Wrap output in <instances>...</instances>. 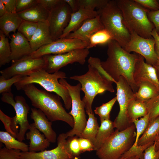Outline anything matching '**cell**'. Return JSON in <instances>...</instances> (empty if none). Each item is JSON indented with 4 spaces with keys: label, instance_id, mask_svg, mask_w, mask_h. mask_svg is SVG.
I'll return each mask as SVG.
<instances>
[{
    "label": "cell",
    "instance_id": "1",
    "mask_svg": "<svg viewBox=\"0 0 159 159\" xmlns=\"http://www.w3.org/2000/svg\"><path fill=\"white\" fill-rule=\"evenodd\" d=\"M107 44V57L105 61H101L102 67L115 81V84L120 76L123 77L133 92H136L138 87L134 81L133 74L139 54L127 52L113 39L110 41Z\"/></svg>",
    "mask_w": 159,
    "mask_h": 159
},
{
    "label": "cell",
    "instance_id": "2",
    "mask_svg": "<svg viewBox=\"0 0 159 159\" xmlns=\"http://www.w3.org/2000/svg\"><path fill=\"white\" fill-rule=\"evenodd\" d=\"M34 84L26 85L21 89L30 100L33 106L41 110L50 121H62L73 128L74 119L63 106L61 97L57 95L39 89Z\"/></svg>",
    "mask_w": 159,
    "mask_h": 159
},
{
    "label": "cell",
    "instance_id": "3",
    "mask_svg": "<svg viewBox=\"0 0 159 159\" xmlns=\"http://www.w3.org/2000/svg\"><path fill=\"white\" fill-rule=\"evenodd\" d=\"M66 77V73L64 72L58 71L49 73L42 69L22 77L14 85L16 89L19 90L26 85L38 84L47 92H54L59 96L64 102L66 109L69 110L72 106L71 97L67 89L58 81L59 79Z\"/></svg>",
    "mask_w": 159,
    "mask_h": 159
},
{
    "label": "cell",
    "instance_id": "4",
    "mask_svg": "<svg viewBox=\"0 0 159 159\" xmlns=\"http://www.w3.org/2000/svg\"><path fill=\"white\" fill-rule=\"evenodd\" d=\"M88 70L85 74L74 75L69 77L71 79L77 81L81 85V90L84 93L83 101L86 113L93 112L92 104L95 97L108 91L114 92L112 84L114 82L102 75L95 67L88 65Z\"/></svg>",
    "mask_w": 159,
    "mask_h": 159
},
{
    "label": "cell",
    "instance_id": "5",
    "mask_svg": "<svg viewBox=\"0 0 159 159\" xmlns=\"http://www.w3.org/2000/svg\"><path fill=\"white\" fill-rule=\"evenodd\" d=\"M120 9L124 23L130 32L133 31L143 37L153 38L151 33L155 26L149 20L147 9L134 0H116Z\"/></svg>",
    "mask_w": 159,
    "mask_h": 159
},
{
    "label": "cell",
    "instance_id": "6",
    "mask_svg": "<svg viewBox=\"0 0 159 159\" xmlns=\"http://www.w3.org/2000/svg\"><path fill=\"white\" fill-rule=\"evenodd\" d=\"M97 11L105 29L110 33L113 40L124 49L130 39L131 34L116 1L109 0L104 7Z\"/></svg>",
    "mask_w": 159,
    "mask_h": 159
},
{
    "label": "cell",
    "instance_id": "7",
    "mask_svg": "<svg viewBox=\"0 0 159 159\" xmlns=\"http://www.w3.org/2000/svg\"><path fill=\"white\" fill-rule=\"evenodd\" d=\"M135 127L134 124L122 131L116 129L96 151L100 159H117L131 148L135 142Z\"/></svg>",
    "mask_w": 159,
    "mask_h": 159
},
{
    "label": "cell",
    "instance_id": "8",
    "mask_svg": "<svg viewBox=\"0 0 159 159\" xmlns=\"http://www.w3.org/2000/svg\"><path fill=\"white\" fill-rule=\"evenodd\" d=\"M1 94L2 101L11 105L15 110L16 115L12 117L11 128L17 135L16 139L22 142L25 140L26 132L30 127L27 117L30 107L22 96L17 95L14 99L11 92Z\"/></svg>",
    "mask_w": 159,
    "mask_h": 159
},
{
    "label": "cell",
    "instance_id": "9",
    "mask_svg": "<svg viewBox=\"0 0 159 159\" xmlns=\"http://www.w3.org/2000/svg\"><path fill=\"white\" fill-rule=\"evenodd\" d=\"M59 81L67 89L72 100L71 110L69 113L73 118L74 125L72 130L65 133L66 135L67 138L74 136L79 137L87 122L85 105L80 97L81 85L79 83L72 85L64 78L60 79Z\"/></svg>",
    "mask_w": 159,
    "mask_h": 159
},
{
    "label": "cell",
    "instance_id": "10",
    "mask_svg": "<svg viewBox=\"0 0 159 159\" xmlns=\"http://www.w3.org/2000/svg\"><path fill=\"white\" fill-rule=\"evenodd\" d=\"M116 84V97L120 107V110L113 123L115 128L122 131L133 124L128 117L127 107L130 101L135 97V93L126 80L122 76L120 77Z\"/></svg>",
    "mask_w": 159,
    "mask_h": 159
},
{
    "label": "cell",
    "instance_id": "11",
    "mask_svg": "<svg viewBox=\"0 0 159 159\" xmlns=\"http://www.w3.org/2000/svg\"><path fill=\"white\" fill-rule=\"evenodd\" d=\"M89 49H78L63 54L45 55L43 56L45 62L43 69L49 73H53L69 64L76 62L83 65L90 53Z\"/></svg>",
    "mask_w": 159,
    "mask_h": 159
},
{
    "label": "cell",
    "instance_id": "12",
    "mask_svg": "<svg viewBox=\"0 0 159 159\" xmlns=\"http://www.w3.org/2000/svg\"><path fill=\"white\" fill-rule=\"evenodd\" d=\"M49 12L47 19L49 30L53 41L60 39L69 22L71 9L64 1Z\"/></svg>",
    "mask_w": 159,
    "mask_h": 159
},
{
    "label": "cell",
    "instance_id": "13",
    "mask_svg": "<svg viewBox=\"0 0 159 159\" xmlns=\"http://www.w3.org/2000/svg\"><path fill=\"white\" fill-rule=\"evenodd\" d=\"M130 32V39L124 49L125 50L129 53L133 52L141 55L146 63L156 66L157 58L155 50V42L154 39L143 37L133 31Z\"/></svg>",
    "mask_w": 159,
    "mask_h": 159
},
{
    "label": "cell",
    "instance_id": "14",
    "mask_svg": "<svg viewBox=\"0 0 159 159\" xmlns=\"http://www.w3.org/2000/svg\"><path fill=\"white\" fill-rule=\"evenodd\" d=\"M11 65L1 70V76L6 79L13 77L27 75L33 72L44 69L45 62L43 57L33 58L29 55L12 62Z\"/></svg>",
    "mask_w": 159,
    "mask_h": 159
},
{
    "label": "cell",
    "instance_id": "15",
    "mask_svg": "<svg viewBox=\"0 0 159 159\" xmlns=\"http://www.w3.org/2000/svg\"><path fill=\"white\" fill-rule=\"evenodd\" d=\"M87 46L86 43L80 39L60 38L42 46L29 56L33 58H39L47 54H61L76 49L87 48Z\"/></svg>",
    "mask_w": 159,
    "mask_h": 159
},
{
    "label": "cell",
    "instance_id": "16",
    "mask_svg": "<svg viewBox=\"0 0 159 159\" xmlns=\"http://www.w3.org/2000/svg\"><path fill=\"white\" fill-rule=\"evenodd\" d=\"M67 138L65 133L60 134L57 138V146L50 150L39 152L29 151L20 153L21 159H73L66 148Z\"/></svg>",
    "mask_w": 159,
    "mask_h": 159
},
{
    "label": "cell",
    "instance_id": "17",
    "mask_svg": "<svg viewBox=\"0 0 159 159\" xmlns=\"http://www.w3.org/2000/svg\"><path fill=\"white\" fill-rule=\"evenodd\" d=\"M144 58L139 54L133 74V78L136 85L142 82L148 81L155 85L159 90V80L155 68L152 65L145 62Z\"/></svg>",
    "mask_w": 159,
    "mask_h": 159
},
{
    "label": "cell",
    "instance_id": "18",
    "mask_svg": "<svg viewBox=\"0 0 159 159\" xmlns=\"http://www.w3.org/2000/svg\"><path fill=\"white\" fill-rule=\"evenodd\" d=\"M104 28L99 14L94 18L86 20L78 29L69 34L65 38L80 39L86 43L88 46L90 36Z\"/></svg>",
    "mask_w": 159,
    "mask_h": 159
},
{
    "label": "cell",
    "instance_id": "19",
    "mask_svg": "<svg viewBox=\"0 0 159 159\" xmlns=\"http://www.w3.org/2000/svg\"><path fill=\"white\" fill-rule=\"evenodd\" d=\"M10 45L12 62L29 56L32 51L29 42L21 33L17 32L11 35Z\"/></svg>",
    "mask_w": 159,
    "mask_h": 159
},
{
    "label": "cell",
    "instance_id": "20",
    "mask_svg": "<svg viewBox=\"0 0 159 159\" xmlns=\"http://www.w3.org/2000/svg\"><path fill=\"white\" fill-rule=\"evenodd\" d=\"M30 117L34 121L35 127L42 132L50 142L54 143L57 134L52 127V122L49 121L44 114L39 109L32 108Z\"/></svg>",
    "mask_w": 159,
    "mask_h": 159
},
{
    "label": "cell",
    "instance_id": "21",
    "mask_svg": "<svg viewBox=\"0 0 159 159\" xmlns=\"http://www.w3.org/2000/svg\"><path fill=\"white\" fill-rule=\"evenodd\" d=\"M98 15L97 11L84 8H80L77 11L72 13L69 24L60 39L65 38L78 29L86 20L94 18Z\"/></svg>",
    "mask_w": 159,
    "mask_h": 159
},
{
    "label": "cell",
    "instance_id": "22",
    "mask_svg": "<svg viewBox=\"0 0 159 159\" xmlns=\"http://www.w3.org/2000/svg\"><path fill=\"white\" fill-rule=\"evenodd\" d=\"M29 42L32 53L53 42L47 21L38 23L37 28Z\"/></svg>",
    "mask_w": 159,
    "mask_h": 159
},
{
    "label": "cell",
    "instance_id": "23",
    "mask_svg": "<svg viewBox=\"0 0 159 159\" xmlns=\"http://www.w3.org/2000/svg\"><path fill=\"white\" fill-rule=\"evenodd\" d=\"M29 131L26 134V139L30 140L29 151L36 152L42 151L49 147L50 142L44 134L35 127L34 123L30 124Z\"/></svg>",
    "mask_w": 159,
    "mask_h": 159
},
{
    "label": "cell",
    "instance_id": "24",
    "mask_svg": "<svg viewBox=\"0 0 159 159\" xmlns=\"http://www.w3.org/2000/svg\"><path fill=\"white\" fill-rule=\"evenodd\" d=\"M159 138V115L149 122L145 130L139 138L138 146L146 148L153 145Z\"/></svg>",
    "mask_w": 159,
    "mask_h": 159
},
{
    "label": "cell",
    "instance_id": "25",
    "mask_svg": "<svg viewBox=\"0 0 159 159\" xmlns=\"http://www.w3.org/2000/svg\"><path fill=\"white\" fill-rule=\"evenodd\" d=\"M17 13L23 20L38 23L47 22L49 12L38 3L29 9Z\"/></svg>",
    "mask_w": 159,
    "mask_h": 159
},
{
    "label": "cell",
    "instance_id": "26",
    "mask_svg": "<svg viewBox=\"0 0 159 159\" xmlns=\"http://www.w3.org/2000/svg\"><path fill=\"white\" fill-rule=\"evenodd\" d=\"M23 20L17 13H6L0 17V29L6 37L11 38L10 33H16Z\"/></svg>",
    "mask_w": 159,
    "mask_h": 159
},
{
    "label": "cell",
    "instance_id": "27",
    "mask_svg": "<svg viewBox=\"0 0 159 159\" xmlns=\"http://www.w3.org/2000/svg\"><path fill=\"white\" fill-rule=\"evenodd\" d=\"M114 128L113 122L110 119L101 122L93 144L95 150L96 151L101 147L114 132Z\"/></svg>",
    "mask_w": 159,
    "mask_h": 159
},
{
    "label": "cell",
    "instance_id": "28",
    "mask_svg": "<svg viewBox=\"0 0 159 159\" xmlns=\"http://www.w3.org/2000/svg\"><path fill=\"white\" fill-rule=\"evenodd\" d=\"M159 95V90L154 84L143 81L138 85V91L134 93L135 99L145 102Z\"/></svg>",
    "mask_w": 159,
    "mask_h": 159
},
{
    "label": "cell",
    "instance_id": "29",
    "mask_svg": "<svg viewBox=\"0 0 159 159\" xmlns=\"http://www.w3.org/2000/svg\"><path fill=\"white\" fill-rule=\"evenodd\" d=\"M148 113L145 102L135 98L130 101L127 107V115L131 122L140 117H143Z\"/></svg>",
    "mask_w": 159,
    "mask_h": 159
},
{
    "label": "cell",
    "instance_id": "30",
    "mask_svg": "<svg viewBox=\"0 0 159 159\" xmlns=\"http://www.w3.org/2000/svg\"><path fill=\"white\" fill-rule=\"evenodd\" d=\"M88 116L86 125L79 137L87 139L94 143L99 126L94 112L87 113Z\"/></svg>",
    "mask_w": 159,
    "mask_h": 159
},
{
    "label": "cell",
    "instance_id": "31",
    "mask_svg": "<svg viewBox=\"0 0 159 159\" xmlns=\"http://www.w3.org/2000/svg\"><path fill=\"white\" fill-rule=\"evenodd\" d=\"M0 141L7 149L18 150L23 152L29 151V146L27 144L16 140L6 131H0Z\"/></svg>",
    "mask_w": 159,
    "mask_h": 159
},
{
    "label": "cell",
    "instance_id": "32",
    "mask_svg": "<svg viewBox=\"0 0 159 159\" xmlns=\"http://www.w3.org/2000/svg\"><path fill=\"white\" fill-rule=\"evenodd\" d=\"M11 51L8 37L0 30V67L11 61Z\"/></svg>",
    "mask_w": 159,
    "mask_h": 159
},
{
    "label": "cell",
    "instance_id": "33",
    "mask_svg": "<svg viewBox=\"0 0 159 159\" xmlns=\"http://www.w3.org/2000/svg\"><path fill=\"white\" fill-rule=\"evenodd\" d=\"M112 39L113 37L111 34L104 28L96 32L90 36L87 48L90 49L98 44L107 43Z\"/></svg>",
    "mask_w": 159,
    "mask_h": 159
},
{
    "label": "cell",
    "instance_id": "34",
    "mask_svg": "<svg viewBox=\"0 0 159 159\" xmlns=\"http://www.w3.org/2000/svg\"><path fill=\"white\" fill-rule=\"evenodd\" d=\"M79 137L77 136L68 137L66 139L65 147L73 159H79L82 153L80 146Z\"/></svg>",
    "mask_w": 159,
    "mask_h": 159
},
{
    "label": "cell",
    "instance_id": "35",
    "mask_svg": "<svg viewBox=\"0 0 159 159\" xmlns=\"http://www.w3.org/2000/svg\"><path fill=\"white\" fill-rule=\"evenodd\" d=\"M117 100L116 96L108 102L95 107L94 112L99 116L100 122L105 120L110 119V112Z\"/></svg>",
    "mask_w": 159,
    "mask_h": 159
},
{
    "label": "cell",
    "instance_id": "36",
    "mask_svg": "<svg viewBox=\"0 0 159 159\" xmlns=\"http://www.w3.org/2000/svg\"><path fill=\"white\" fill-rule=\"evenodd\" d=\"M149 114L148 113L145 116L138 120H135L132 122L134 125L136 129V136L135 140L132 146L135 148H138V143L141 135L143 133L149 122Z\"/></svg>",
    "mask_w": 159,
    "mask_h": 159
},
{
    "label": "cell",
    "instance_id": "37",
    "mask_svg": "<svg viewBox=\"0 0 159 159\" xmlns=\"http://www.w3.org/2000/svg\"><path fill=\"white\" fill-rule=\"evenodd\" d=\"M38 26V23L23 20L17 30L29 41Z\"/></svg>",
    "mask_w": 159,
    "mask_h": 159
},
{
    "label": "cell",
    "instance_id": "38",
    "mask_svg": "<svg viewBox=\"0 0 159 159\" xmlns=\"http://www.w3.org/2000/svg\"><path fill=\"white\" fill-rule=\"evenodd\" d=\"M109 0H78L79 9L84 8L92 10H97L104 7Z\"/></svg>",
    "mask_w": 159,
    "mask_h": 159
},
{
    "label": "cell",
    "instance_id": "39",
    "mask_svg": "<svg viewBox=\"0 0 159 159\" xmlns=\"http://www.w3.org/2000/svg\"><path fill=\"white\" fill-rule=\"evenodd\" d=\"M149 114V122L159 115V95L145 102Z\"/></svg>",
    "mask_w": 159,
    "mask_h": 159
},
{
    "label": "cell",
    "instance_id": "40",
    "mask_svg": "<svg viewBox=\"0 0 159 159\" xmlns=\"http://www.w3.org/2000/svg\"><path fill=\"white\" fill-rule=\"evenodd\" d=\"M21 75L13 77L6 79L2 76H0V93L11 92L12 85L18 82L22 77Z\"/></svg>",
    "mask_w": 159,
    "mask_h": 159
},
{
    "label": "cell",
    "instance_id": "41",
    "mask_svg": "<svg viewBox=\"0 0 159 159\" xmlns=\"http://www.w3.org/2000/svg\"><path fill=\"white\" fill-rule=\"evenodd\" d=\"M21 151L18 150L8 149L5 147L0 149V159H21Z\"/></svg>",
    "mask_w": 159,
    "mask_h": 159
},
{
    "label": "cell",
    "instance_id": "42",
    "mask_svg": "<svg viewBox=\"0 0 159 159\" xmlns=\"http://www.w3.org/2000/svg\"><path fill=\"white\" fill-rule=\"evenodd\" d=\"M38 3L37 0H17V13L27 9Z\"/></svg>",
    "mask_w": 159,
    "mask_h": 159
},
{
    "label": "cell",
    "instance_id": "43",
    "mask_svg": "<svg viewBox=\"0 0 159 159\" xmlns=\"http://www.w3.org/2000/svg\"><path fill=\"white\" fill-rule=\"evenodd\" d=\"M0 119L3 123L6 131L13 137L16 139L17 135L12 131L11 128L12 117L6 115L1 110H0Z\"/></svg>",
    "mask_w": 159,
    "mask_h": 159
},
{
    "label": "cell",
    "instance_id": "44",
    "mask_svg": "<svg viewBox=\"0 0 159 159\" xmlns=\"http://www.w3.org/2000/svg\"><path fill=\"white\" fill-rule=\"evenodd\" d=\"M101 61L97 57H90L88 60L89 64L97 68L101 74L109 80L115 83V81L106 73L102 67L101 64Z\"/></svg>",
    "mask_w": 159,
    "mask_h": 159
},
{
    "label": "cell",
    "instance_id": "45",
    "mask_svg": "<svg viewBox=\"0 0 159 159\" xmlns=\"http://www.w3.org/2000/svg\"><path fill=\"white\" fill-rule=\"evenodd\" d=\"M37 1L39 3L50 12L62 3L64 0H37Z\"/></svg>",
    "mask_w": 159,
    "mask_h": 159
},
{
    "label": "cell",
    "instance_id": "46",
    "mask_svg": "<svg viewBox=\"0 0 159 159\" xmlns=\"http://www.w3.org/2000/svg\"><path fill=\"white\" fill-rule=\"evenodd\" d=\"M144 8L151 11L159 9V4L157 0H134Z\"/></svg>",
    "mask_w": 159,
    "mask_h": 159
},
{
    "label": "cell",
    "instance_id": "47",
    "mask_svg": "<svg viewBox=\"0 0 159 159\" xmlns=\"http://www.w3.org/2000/svg\"><path fill=\"white\" fill-rule=\"evenodd\" d=\"M78 140L81 151L82 153L86 151L95 150L94 145L88 139L79 137Z\"/></svg>",
    "mask_w": 159,
    "mask_h": 159
},
{
    "label": "cell",
    "instance_id": "48",
    "mask_svg": "<svg viewBox=\"0 0 159 159\" xmlns=\"http://www.w3.org/2000/svg\"><path fill=\"white\" fill-rule=\"evenodd\" d=\"M144 151V159H159V150L156 151L155 143L147 148Z\"/></svg>",
    "mask_w": 159,
    "mask_h": 159
},
{
    "label": "cell",
    "instance_id": "49",
    "mask_svg": "<svg viewBox=\"0 0 159 159\" xmlns=\"http://www.w3.org/2000/svg\"><path fill=\"white\" fill-rule=\"evenodd\" d=\"M149 21L154 25L157 32L159 31V9L156 11L149 10L147 13Z\"/></svg>",
    "mask_w": 159,
    "mask_h": 159
},
{
    "label": "cell",
    "instance_id": "50",
    "mask_svg": "<svg viewBox=\"0 0 159 159\" xmlns=\"http://www.w3.org/2000/svg\"><path fill=\"white\" fill-rule=\"evenodd\" d=\"M2 0L7 13H16V9L17 0Z\"/></svg>",
    "mask_w": 159,
    "mask_h": 159
},
{
    "label": "cell",
    "instance_id": "51",
    "mask_svg": "<svg viewBox=\"0 0 159 159\" xmlns=\"http://www.w3.org/2000/svg\"><path fill=\"white\" fill-rule=\"evenodd\" d=\"M151 35L155 42V50L157 58V62L156 66L159 67V36L155 29H154L152 31Z\"/></svg>",
    "mask_w": 159,
    "mask_h": 159
},
{
    "label": "cell",
    "instance_id": "52",
    "mask_svg": "<svg viewBox=\"0 0 159 159\" xmlns=\"http://www.w3.org/2000/svg\"><path fill=\"white\" fill-rule=\"evenodd\" d=\"M69 5L72 13L77 11L80 9L78 0H64Z\"/></svg>",
    "mask_w": 159,
    "mask_h": 159
},
{
    "label": "cell",
    "instance_id": "53",
    "mask_svg": "<svg viewBox=\"0 0 159 159\" xmlns=\"http://www.w3.org/2000/svg\"><path fill=\"white\" fill-rule=\"evenodd\" d=\"M7 13L5 6L2 0H0V17Z\"/></svg>",
    "mask_w": 159,
    "mask_h": 159
},
{
    "label": "cell",
    "instance_id": "54",
    "mask_svg": "<svg viewBox=\"0 0 159 159\" xmlns=\"http://www.w3.org/2000/svg\"><path fill=\"white\" fill-rule=\"evenodd\" d=\"M117 159H140L137 156H132L126 158H121L120 157Z\"/></svg>",
    "mask_w": 159,
    "mask_h": 159
},
{
    "label": "cell",
    "instance_id": "55",
    "mask_svg": "<svg viewBox=\"0 0 159 159\" xmlns=\"http://www.w3.org/2000/svg\"><path fill=\"white\" fill-rule=\"evenodd\" d=\"M155 149L157 151L159 150V138L155 142Z\"/></svg>",
    "mask_w": 159,
    "mask_h": 159
},
{
    "label": "cell",
    "instance_id": "56",
    "mask_svg": "<svg viewBox=\"0 0 159 159\" xmlns=\"http://www.w3.org/2000/svg\"><path fill=\"white\" fill-rule=\"evenodd\" d=\"M155 69L157 74L158 80H159V67L156 66H153Z\"/></svg>",
    "mask_w": 159,
    "mask_h": 159
},
{
    "label": "cell",
    "instance_id": "57",
    "mask_svg": "<svg viewBox=\"0 0 159 159\" xmlns=\"http://www.w3.org/2000/svg\"><path fill=\"white\" fill-rule=\"evenodd\" d=\"M157 33L158 36H159V31L158 32H157Z\"/></svg>",
    "mask_w": 159,
    "mask_h": 159
},
{
    "label": "cell",
    "instance_id": "58",
    "mask_svg": "<svg viewBox=\"0 0 159 159\" xmlns=\"http://www.w3.org/2000/svg\"><path fill=\"white\" fill-rule=\"evenodd\" d=\"M157 1H158V3L159 4V0H157Z\"/></svg>",
    "mask_w": 159,
    "mask_h": 159
},
{
    "label": "cell",
    "instance_id": "59",
    "mask_svg": "<svg viewBox=\"0 0 159 159\" xmlns=\"http://www.w3.org/2000/svg\"></svg>",
    "mask_w": 159,
    "mask_h": 159
}]
</instances>
